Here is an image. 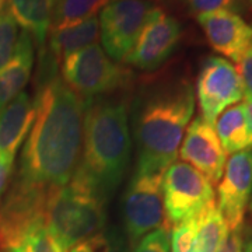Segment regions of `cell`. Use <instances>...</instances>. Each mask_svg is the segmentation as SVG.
<instances>
[{
  "label": "cell",
  "mask_w": 252,
  "mask_h": 252,
  "mask_svg": "<svg viewBox=\"0 0 252 252\" xmlns=\"http://www.w3.org/2000/svg\"><path fill=\"white\" fill-rule=\"evenodd\" d=\"M244 105H245V115H247L248 130H250V139H251L252 146V102H244Z\"/></svg>",
  "instance_id": "31"
},
{
  "label": "cell",
  "mask_w": 252,
  "mask_h": 252,
  "mask_svg": "<svg viewBox=\"0 0 252 252\" xmlns=\"http://www.w3.org/2000/svg\"><path fill=\"white\" fill-rule=\"evenodd\" d=\"M235 69L241 79L244 99L245 102H252V46L235 63Z\"/></svg>",
  "instance_id": "28"
},
{
  "label": "cell",
  "mask_w": 252,
  "mask_h": 252,
  "mask_svg": "<svg viewBox=\"0 0 252 252\" xmlns=\"http://www.w3.org/2000/svg\"><path fill=\"white\" fill-rule=\"evenodd\" d=\"M180 3L196 17L220 10H230L237 13V10L241 7V0H180Z\"/></svg>",
  "instance_id": "25"
},
{
  "label": "cell",
  "mask_w": 252,
  "mask_h": 252,
  "mask_svg": "<svg viewBox=\"0 0 252 252\" xmlns=\"http://www.w3.org/2000/svg\"><path fill=\"white\" fill-rule=\"evenodd\" d=\"M195 217L172 227L171 252H195Z\"/></svg>",
  "instance_id": "24"
},
{
  "label": "cell",
  "mask_w": 252,
  "mask_h": 252,
  "mask_svg": "<svg viewBox=\"0 0 252 252\" xmlns=\"http://www.w3.org/2000/svg\"><path fill=\"white\" fill-rule=\"evenodd\" d=\"M105 219V200L74 172L66 185L51 190L44 224L69 252L74 245L101 233Z\"/></svg>",
  "instance_id": "4"
},
{
  "label": "cell",
  "mask_w": 252,
  "mask_h": 252,
  "mask_svg": "<svg viewBox=\"0 0 252 252\" xmlns=\"http://www.w3.org/2000/svg\"><path fill=\"white\" fill-rule=\"evenodd\" d=\"M215 202L213 184L188 162L174 161L162 177V209L168 227L196 217Z\"/></svg>",
  "instance_id": "7"
},
{
  "label": "cell",
  "mask_w": 252,
  "mask_h": 252,
  "mask_svg": "<svg viewBox=\"0 0 252 252\" xmlns=\"http://www.w3.org/2000/svg\"><path fill=\"white\" fill-rule=\"evenodd\" d=\"M248 206H250V209H251V212H252V193H251V200H250V205H248Z\"/></svg>",
  "instance_id": "33"
},
{
  "label": "cell",
  "mask_w": 252,
  "mask_h": 252,
  "mask_svg": "<svg viewBox=\"0 0 252 252\" xmlns=\"http://www.w3.org/2000/svg\"><path fill=\"white\" fill-rule=\"evenodd\" d=\"M181 35L180 21L160 7H154L125 62L140 70H154L171 56Z\"/></svg>",
  "instance_id": "11"
},
{
  "label": "cell",
  "mask_w": 252,
  "mask_h": 252,
  "mask_svg": "<svg viewBox=\"0 0 252 252\" xmlns=\"http://www.w3.org/2000/svg\"><path fill=\"white\" fill-rule=\"evenodd\" d=\"M162 171H136L122 198V219L130 248L144 235L160 228L162 209Z\"/></svg>",
  "instance_id": "8"
},
{
  "label": "cell",
  "mask_w": 252,
  "mask_h": 252,
  "mask_svg": "<svg viewBox=\"0 0 252 252\" xmlns=\"http://www.w3.org/2000/svg\"><path fill=\"white\" fill-rule=\"evenodd\" d=\"M11 168H13V165L7 164L3 160V157L0 156V199H1L3 193L6 192V188H7Z\"/></svg>",
  "instance_id": "30"
},
{
  "label": "cell",
  "mask_w": 252,
  "mask_h": 252,
  "mask_svg": "<svg viewBox=\"0 0 252 252\" xmlns=\"http://www.w3.org/2000/svg\"><path fill=\"white\" fill-rule=\"evenodd\" d=\"M251 3H252V0H251Z\"/></svg>",
  "instance_id": "34"
},
{
  "label": "cell",
  "mask_w": 252,
  "mask_h": 252,
  "mask_svg": "<svg viewBox=\"0 0 252 252\" xmlns=\"http://www.w3.org/2000/svg\"><path fill=\"white\" fill-rule=\"evenodd\" d=\"M35 118V99L21 91L0 111V156L13 165L18 149L27 137Z\"/></svg>",
  "instance_id": "15"
},
{
  "label": "cell",
  "mask_w": 252,
  "mask_h": 252,
  "mask_svg": "<svg viewBox=\"0 0 252 252\" xmlns=\"http://www.w3.org/2000/svg\"><path fill=\"white\" fill-rule=\"evenodd\" d=\"M55 189V188H54ZM52 189L21 180L13 181L0 199V250L16 248L26 235L44 224L45 207Z\"/></svg>",
  "instance_id": "5"
},
{
  "label": "cell",
  "mask_w": 252,
  "mask_h": 252,
  "mask_svg": "<svg viewBox=\"0 0 252 252\" xmlns=\"http://www.w3.org/2000/svg\"><path fill=\"white\" fill-rule=\"evenodd\" d=\"M193 111L195 93L187 80L161 83L139 95L133 112L136 171L165 172L177 160Z\"/></svg>",
  "instance_id": "2"
},
{
  "label": "cell",
  "mask_w": 252,
  "mask_h": 252,
  "mask_svg": "<svg viewBox=\"0 0 252 252\" xmlns=\"http://www.w3.org/2000/svg\"><path fill=\"white\" fill-rule=\"evenodd\" d=\"M252 193V149L231 154L219 181V210L230 231L243 228L244 217Z\"/></svg>",
  "instance_id": "12"
},
{
  "label": "cell",
  "mask_w": 252,
  "mask_h": 252,
  "mask_svg": "<svg viewBox=\"0 0 252 252\" xmlns=\"http://www.w3.org/2000/svg\"><path fill=\"white\" fill-rule=\"evenodd\" d=\"M54 3L55 0H7L17 26L27 31L39 48H44L49 32Z\"/></svg>",
  "instance_id": "18"
},
{
  "label": "cell",
  "mask_w": 252,
  "mask_h": 252,
  "mask_svg": "<svg viewBox=\"0 0 252 252\" xmlns=\"http://www.w3.org/2000/svg\"><path fill=\"white\" fill-rule=\"evenodd\" d=\"M243 252H252V238L243 247Z\"/></svg>",
  "instance_id": "32"
},
{
  "label": "cell",
  "mask_w": 252,
  "mask_h": 252,
  "mask_svg": "<svg viewBox=\"0 0 252 252\" xmlns=\"http://www.w3.org/2000/svg\"><path fill=\"white\" fill-rule=\"evenodd\" d=\"M154 7L150 0H111L101 10L99 38L114 62H125Z\"/></svg>",
  "instance_id": "9"
},
{
  "label": "cell",
  "mask_w": 252,
  "mask_h": 252,
  "mask_svg": "<svg viewBox=\"0 0 252 252\" xmlns=\"http://www.w3.org/2000/svg\"><path fill=\"white\" fill-rule=\"evenodd\" d=\"M18 38V26L9 10L7 0H0V70L9 62Z\"/></svg>",
  "instance_id": "22"
},
{
  "label": "cell",
  "mask_w": 252,
  "mask_h": 252,
  "mask_svg": "<svg viewBox=\"0 0 252 252\" xmlns=\"http://www.w3.org/2000/svg\"><path fill=\"white\" fill-rule=\"evenodd\" d=\"M207 42L216 51L235 63L252 44V27L238 13L220 10L198 16Z\"/></svg>",
  "instance_id": "14"
},
{
  "label": "cell",
  "mask_w": 252,
  "mask_h": 252,
  "mask_svg": "<svg viewBox=\"0 0 252 252\" xmlns=\"http://www.w3.org/2000/svg\"><path fill=\"white\" fill-rule=\"evenodd\" d=\"M178 154L182 161L202 172L212 184H219L221 180L227 154L215 126L207 124L202 117L195 118L188 125Z\"/></svg>",
  "instance_id": "13"
},
{
  "label": "cell",
  "mask_w": 252,
  "mask_h": 252,
  "mask_svg": "<svg viewBox=\"0 0 252 252\" xmlns=\"http://www.w3.org/2000/svg\"><path fill=\"white\" fill-rule=\"evenodd\" d=\"M61 64L63 81L81 98L107 94L130 81V72L114 62L98 42L70 55Z\"/></svg>",
  "instance_id": "6"
},
{
  "label": "cell",
  "mask_w": 252,
  "mask_h": 252,
  "mask_svg": "<svg viewBox=\"0 0 252 252\" xmlns=\"http://www.w3.org/2000/svg\"><path fill=\"white\" fill-rule=\"evenodd\" d=\"M58 64L42 55L39 89L35 97V118L21 153V180L61 188L80 162L86 99L56 73Z\"/></svg>",
  "instance_id": "1"
},
{
  "label": "cell",
  "mask_w": 252,
  "mask_h": 252,
  "mask_svg": "<svg viewBox=\"0 0 252 252\" xmlns=\"http://www.w3.org/2000/svg\"><path fill=\"white\" fill-rule=\"evenodd\" d=\"M215 129L225 154H235L252 149L244 104L238 102L223 111L217 118Z\"/></svg>",
  "instance_id": "19"
},
{
  "label": "cell",
  "mask_w": 252,
  "mask_h": 252,
  "mask_svg": "<svg viewBox=\"0 0 252 252\" xmlns=\"http://www.w3.org/2000/svg\"><path fill=\"white\" fill-rule=\"evenodd\" d=\"M97 252H130L127 241L118 228H107L93 237Z\"/></svg>",
  "instance_id": "27"
},
{
  "label": "cell",
  "mask_w": 252,
  "mask_h": 252,
  "mask_svg": "<svg viewBox=\"0 0 252 252\" xmlns=\"http://www.w3.org/2000/svg\"><path fill=\"white\" fill-rule=\"evenodd\" d=\"M196 94L202 118L215 126L223 111L244 98L241 79L234 64L219 56L206 59L199 72Z\"/></svg>",
  "instance_id": "10"
},
{
  "label": "cell",
  "mask_w": 252,
  "mask_h": 252,
  "mask_svg": "<svg viewBox=\"0 0 252 252\" xmlns=\"http://www.w3.org/2000/svg\"><path fill=\"white\" fill-rule=\"evenodd\" d=\"M109 1L111 0H55L49 31L69 27L94 17Z\"/></svg>",
  "instance_id": "21"
},
{
  "label": "cell",
  "mask_w": 252,
  "mask_h": 252,
  "mask_svg": "<svg viewBox=\"0 0 252 252\" xmlns=\"http://www.w3.org/2000/svg\"><path fill=\"white\" fill-rule=\"evenodd\" d=\"M243 235L241 230H234L230 231L228 235L225 237L224 243L219 248L217 252H243Z\"/></svg>",
  "instance_id": "29"
},
{
  "label": "cell",
  "mask_w": 252,
  "mask_h": 252,
  "mask_svg": "<svg viewBox=\"0 0 252 252\" xmlns=\"http://www.w3.org/2000/svg\"><path fill=\"white\" fill-rule=\"evenodd\" d=\"M251 46H252V44H251Z\"/></svg>",
  "instance_id": "35"
},
{
  "label": "cell",
  "mask_w": 252,
  "mask_h": 252,
  "mask_svg": "<svg viewBox=\"0 0 252 252\" xmlns=\"http://www.w3.org/2000/svg\"><path fill=\"white\" fill-rule=\"evenodd\" d=\"M4 252H66L45 224L36 225L16 248Z\"/></svg>",
  "instance_id": "23"
},
{
  "label": "cell",
  "mask_w": 252,
  "mask_h": 252,
  "mask_svg": "<svg viewBox=\"0 0 252 252\" xmlns=\"http://www.w3.org/2000/svg\"><path fill=\"white\" fill-rule=\"evenodd\" d=\"M132 150L124 99H86L81 160L76 174L108 200L124 181Z\"/></svg>",
  "instance_id": "3"
},
{
  "label": "cell",
  "mask_w": 252,
  "mask_h": 252,
  "mask_svg": "<svg viewBox=\"0 0 252 252\" xmlns=\"http://www.w3.org/2000/svg\"><path fill=\"white\" fill-rule=\"evenodd\" d=\"M34 66V41L27 31L18 34L9 62L0 70V111L26 87Z\"/></svg>",
  "instance_id": "16"
},
{
  "label": "cell",
  "mask_w": 252,
  "mask_h": 252,
  "mask_svg": "<svg viewBox=\"0 0 252 252\" xmlns=\"http://www.w3.org/2000/svg\"><path fill=\"white\" fill-rule=\"evenodd\" d=\"M195 252H217L230 233L216 202L207 205L195 217Z\"/></svg>",
  "instance_id": "20"
},
{
  "label": "cell",
  "mask_w": 252,
  "mask_h": 252,
  "mask_svg": "<svg viewBox=\"0 0 252 252\" xmlns=\"http://www.w3.org/2000/svg\"><path fill=\"white\" fill-rule=\"evenodd\" d=\"M171 240L167 227H160L146 234L136 244L133 252H170Z\"/></svg>",
  "instance_id": "26"
},
{
  "label": "cell",
  "mask_w": 252,
  "mask_h": 252,
  "mask_svg": "<svg viewBox=\"0 0 252 252\" xmlns=\"http://www.w3.org/2000/svg\"><path fill=\"white\" fill-rule=\"evenodd\" d=\"M48 35H49L48 55L59 66V63H62L70 55L98 42V17L94 16L69 27L49 31Z\"/></svg>",
  "instance_id": "17"
}]
</instances>
